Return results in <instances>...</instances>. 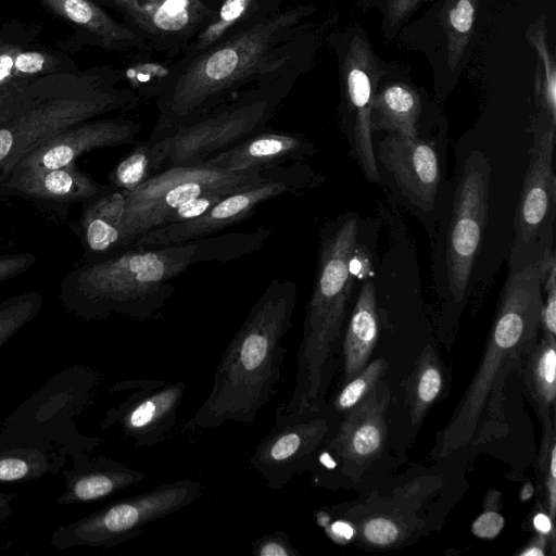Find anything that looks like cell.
I'll return each mask as SVG.
<instances>
[{
  "mask_svg": "<svg viewBox=\"0 0 556 556\" xmlns=\"http://www.w3.org/2000/svg\"><path fill=\"white\" fill-rule=\"evenodd\" d=\"M35 262L29 253L5 255L0 257V282H3L23 271Z\"/></svg>",
  "mask_w": 556,
  "mask_h": 556,
  "instance_id": "obj_37",
  "label": "cell"
},
{
  "mask_svg": "<svg viewBox=\"0 0 556 556\" xmlns=\"http://www.w3.org/2000/svg\"><path fill=\"white\" fill-rule=\"evenodd\" d=\"M271 232V228L260 226L168 245H132L70 271L61 282V299L85 320L113 314L136 320L160 319L176 290L170 282L175 277L199 263H227L258 251Z\"/></svg>",
  "mask_w": 556,
  "mask_h": 556,
  "instance_id": "obj_1",
  "label": "cell"
},
{
  "mask_svg": "<svg viewBox=\"0 0 556 556\" xmlns=\"http://www.w3.org/2000/svg\"><path fill=\"white\" fill-rule=\"evenodd\" d=\"M298 289L274 277L251 307L217 364L208 395L181 426L186 435L227 422L252 424L276 395Z\"/></svg>",
  "mask_w": 556,
  "mask_h": 556,
  "instance_id": "obj_2",
  "label": "cell"
},
{
  "mask_svg": "<svg viewBox=\"0 0 556 556\" xmlns=\"http://www.w3.org/2000/svg\"><path fill=\"white\" fill-rule=\"evenodd\" d=\"M140 130L139 123L121 116L89 119L39 142L13 168H60L92 150L130 144Z\"/></svg>",
  "mask_w": 556,
  "mask_h": 556,
  "instance_id": "obj_17",
  "label": "cell"
},
{
  "mask_svg": "<svg viewBox=\"0 0 556 556\" xmlns=\"http://www.w3.org/2000/svg\"><path fill=\"white\" fill-rule=\"evenodd\" d=\"M118 74L106 67L41 76L0 98V126L14 130L15 142L3 179L34 147L72 126L136 105V94L116 88Z\"/></svg>",
  "mask_w": 556,
  "mask_h": 556,
  "instance_id": "obj_6",
  "label": "cell"
},
{
  "mask_svg": "<svg viewBox=\"0 0 556 556\" xmlns=\"http://www.w3.org/2000/svg\"><path fill=\"white\" fill-rule=\"evenodd\" d=\"M65 490L56 500L61 506L99 501L140 483L147 475L106 457L75 460L74 468L62 470Z\"/></svg>",
  "mask_w": 556,
  "mask_h": 556,
  "instance_id": "obj_22",
  "label": "cell"
},
{
  "mask_svg": "<svg viewBox=\"0 0 556 556\" xmlns=\"http://www.w3.org/2000/svg\"><path fill=\"white\" fill-rule=\"evenodd\" d=\"M543 465L545 464V490L548 516L552 520L555 517L556 511V445L555 441L551 444L548 453L540 460Z\"/></svg>",
  "mask_w": 556,
  "mask_h": 556,
  "instance_id": "obj_34",
  "label": "cell"
},
{
  "mask_svg": "<svg viewBox=\"0 0 556 556\" xmlns=\"http://www.w3.org/2000/svg\"><path fill=\"white\" fill-rule=\"evenodd\" d=\"M357 233V219L351 214L327 222L320 230L315 282L298 351L295 386L290 399L276 407L279 415L321 408L352 291Z\"/></svg>",
  "mask_w": 556,
  "mask_h": 556,
  "instance_id": "obj_4",
  "label": "cell"
},
{
  "mask_svg": "<svg viewBox=\"0 0 556 556\" xmlns=\"http://www.w3.org/2000/svg\"><path fill=\"white\" fill-rule=\"evenodd\" d=\"M378 157L410 207L425 216L435 213L441 184L439 157L426 140L390 134L379 146Z\"/></svg>",
  "mask_w": 556,
  "mask_h": 556,
  "instance_id": "obj_16",
  "label": "cell"
},
{
  "mask_svg": "<svg viewBox=\"0 0 556 556\" xmlns=\"http://www.w3.org/2000/svg\"><path fill=\"white\" fill-rule=\"evenodd\" d=\"M314 151L313 142L302 134L265 128L202 163L230 172L271 168L302 161Z\"/></svg>",
  "mask_w": 556,
  "mask_h": 556,
  "instance_id": "obj_20",
  "label": "cell"
},
{
  "mask_svg": "<svg viewBox=\"0 0 556 556\" xmlns=\"http://www.w3.org/2000/svg\"><path fill=\"white\" fill-rule=\"evenodd\" d=\"M165 165V154L148 138L134 147L114 167L109 179L115 189L131 192L151 176L161 172Z\"/></svg>",
  "mask_w": 556,
  "mask_h": 556,
  "instance_id": "obj_27",
  "label": "cell"
},
{
  "mask_svg": "<svg viewBox=\"0 0 556 556\" xmlns=\"http://www.w3.org/2000/svg\"><path fill=\"white\" fill-rule=\"evenodd\" d=\"M328 532L333 539L339 540H349L353 534L352 528L343 521H336L334 523H332L328 528Z\"/></svg>",
  "mask_w": 556,
  "mask_h": 556,
  "instance_id": "obj_43",
  "label": "cell"
},
{
  "mask_svg": "<svg viewBox=\"0 0 556 556\" xmlns=\"http://www.w3.org/2000/svg\"><path fill=\"white\" fill-rule=\"evenodd\" d=\"M54 463L47 451L37 446L0 445V483L39 479L52 471Z\"/></svg>",
  "mask_w": 556,
  "mask_h": 556,
  "instance_id": "obj_28",
  "label": "cell"
},
{
  "mask_svg": "<svg viewBox=\"0 0 556 556\" xmlns=\"http://www.w3.org/2000/svg\"><path fill=\"white\" fill-rule=\"evenodd\" d=\"M388 367L383 358H377L369 365H366L359 374L339 391L333 400L336 412H348L358 402H361L378 383Z\"/></svg>",
  "mask_w": 556,
  "mask_h": 556,
  "instance_id": "obj_31",
  "label": "cell"
},
{
  "mask_svg": "<svg viewBox=\"0 0 556 556\" xmlns=\"http://www.w3.org/2000/svg\"><path fill=\"white\" fill-rule=\"evenodd\" d=\"M39 1L46 12L72 26V36L56 43L68 53L79 50L81 45L118 50L137 42L136 34L117 23L94 0Z\"/></svg>",
  "mask_w": 556,
  "mask_h": 556,
  "instance_id": "obj_19",
  "label": "cell"
},
{
  "mask_svg": "<svg viewBox=\"0 0 556 556\" xmlns=\"http://www.w3.org/2000/svg\"><path fill=\"white\" fill-rule=\"evenodd\" d=\"M41 30L20 21L0 27V98L41 76L78 71L71 53L38 41Z\"/></svg>",
  "mask_w": 556,
  "mask_h": 556,
  "instance_id": "obj_15",
  "label": "cell"
},
{
  "mask_svg": "<svg viewBox=\"0 0 556 556\" xmlns=\"http://www.w3.org/2000/svg\"><path fill=\"white\" fill-rule=\"evenodd\" d=\"M42 298L35 291L0 302V348L40 311Z\"/></svg>",
  "mask_w": 556,
  "mask_h": 556,
  "instance_id": "obj_30",
  "label": "cell"
},
{
  "mask_svg": "<svg viewBox=\"0 0 556 556\" xmlns=\"http://www.w3.org/2000/svg\"><path fill=\"white\" fill-rule=\"evenodd\" d=\"M1 184L30 198L58 202L90 201L114 188L99 184L75 163L60 168L15 167Z\"/></svg>",
  "mask_w": 556,
  "mask_h": 556,
  "instance_id": "obj_21",
  "label": "cell"
},
{
  "mask_svg": "<svg viewBox=\"0 0 556 556\" xmlns=\"http://www.w3.org/2000/svg\"><path fill=\"white\" fill-rule=\"evenodd\" d=\"M389 399L388 384L379 380L361 402L345 412L346 416L324 451L336 453L344 467L352 462L363 464L374 458L384 445Z\"/></svg>",
  "mask_w": 556,
  "mask_h": 556,
  "instance_id": "obj_18",
  "label": "cell"
},
{
  "mask_svg": "<svg viewBox=\"0 0 556 556\" xmlns=\"http://www.w3.org/2000/svg\"><path fill=\"white\" fill-rule=\"evenodd\" d=\"M125 208L126 192L115 188L88 201L80 220L88 262L111 257L125 251Z\"/></svg>",
  "mask_w": 556,
  "mask_h": 556,
  "instance_id": "obj_23",
  "label": "cell"
},
{
  "mask_svg": "<svg viewBox=\"0 0 556 556\" xmlns=\"http://www.w3.org/2000/svg\"><path fill=\"white\" fill-rule=\"evenodd\" d=\"M117 391L127 396L108 409L102 429L118 428L136 448L162 444L170 437L186 392L184 381L124 380L111 388V392Z\"/></svg>",
  "mask_w": 556,
  "mask_h": 556,
  "instance_id": "obj_13",
  "label": "cell"
},
{
  "mask_svg": "<svg viewBox=\"0 0 556 556\" xmlns=\"http://www.w3.org/2000/svg\"><path fill=\"white\" fill-rule=\"evenodd\" d=\"M364 540L376 546H389L401 536L399 525L387 517H374L364 521L361 528Z\"/></svg>",
  "mask_w": 556,
  "mask_h": 556,
  "instance_id": "obj_32",
  "label": "cell"
},
{
  "mask_svg": "<svg viewBox=\"0 0 556 556\" xmlns=\"http://www.w3.org/2000/svg\"><path fill=\"white\" fill-rule=\"evenodd\" d=\"M290 14L265 16L213 49L198 53L165 81L154 129L188 124L227 101L241 86L258 79L271 83L274 70L287 66Z\"/></svg>",
  "mask_w": 556,
  "mask_h": 556,
  "instance_id": "obj_3",
  "label": "cell"
},
{
  "mask_svg": "<svg viewBox=\"0 0 556 556\" xmlns=\"http://www.w3.org/2000/svg\"><path fill=\"white\" fill-rule=\"evenodd\" d=\"M528 392L542 422L551 421L556 396V340L545 333L521 368Z\"/></svg>",
  "mask_w": 556,
  "mask_h": 556,
  "instance_id": "obj_25",
  "label": "cell"
},
{
  "mask_svg": "<svg viewBox=\"0 0 556 556\" xmlns=\"http://www.w3.org/2000/svg\"><path fill=\"white\" fill-rule=\"evenodd\" d=\"M547 536L539 533L523 551L518 553L519 556H544Z\"/></svg>",
  "mask_w": 556,
  "mask_h": 556,
  "instance_id": "obj_40",
  "label": "cell"
},
{
  "mask_svg": "<svg viewBox=\"0 0 556 556\" xmlns=\"http://www.w3.org/2000/svg\"><path fill=\"white\" fill-rule=\"evenodd\" d=\"M533 526L535 530L548 538V534L554 536V530L552 525V518L543 513H538L533 518Z\"/></svg>",
  "mask_w": 556,
  "mask_h": 556,
  "instance_id": "obj_41",
  "label": "cell"
},
{
  "mask_svg": "<svg viewBox=\"0 0 556 556\" xmlns=\"http://www.w3.org/2000/svg\"><path fill=\"white\" fill-rule=\"evenodd\" d=\"M378 338L376 288L370 278L363 280L343 341L344 383L367 365Z\"/></svg>",
  "mask_w": 556,
  "mask_h": 556,
  "instance_id": "obj_24",
  "label": "cell"
},
{
  "mask_svg": "<svg viewBox=\"0 0 556 556\" xmlns=\"http://www.w3.org/2000/svg\"><path fill=\"white\" fill-rule=\"evenodd\" d=\"M15 142L14 130L8 125L0 126V184L3 180V166L10 156Z\"/></svg>",
  "mask_w": 556,
  "mask_h": 556,
  "instance_id": "obj_39",
  "label": "cell"
},
{
  "mask_svg": "<svg viewBox=\"0 0 556 556\" xmlns=\"http://www.w3.org/2000/svg\"><path fill=\"white\" fill-rule=\"evenodd\" d=\"M203 483L185 478L160 484L147 492L114 501L68 525L51 536L58 549L75 546L112 548L137 538L144 527L199 500Z\"/></svg>",
  "mask_w": 556,
  "mask_h": 556,
  "instance_id": "obj_10",
  "label": "cell"
},
{
  "mask_svg": "<svg viewBox=\"0 0 556 556\" xmlns=\"http://www.w3.org/2000/svg\"><path fill=\"white\" fill-rule=\"evenodd\" d=\"M321 408L302 414H275L270 431L250 458V467L271 490L282 489L314 460L329 431Z\"/></svg>",
  "mask_w": 556,
  "mask_h": 556,
  "instance_id": "obj_14",
  "label": "cell"
},
{
  "mask_svg": "<svg viewBox=\"0 0 556 556\" xmlns=\"http://www.w3.org/2000/svg\"><path fill=\"white\" fill-rule=\"evenodd\" d=\"M287 91V78L260 84L188 124L153 129L149 139L162 146L168 167L202 163L265 129Z\"/></svg>",
  "mask_w": 556,
  "mask_h": 556,
  "instance_id": "obj_8",
  "label": "cell"
},
{
  "mask_svg": "<svg viewBox=\"0 0 556 556\" xmlns=\"http://www.w3.org/2000/svg\"><path fill=\"white\" fill-rule=\"evenodd\" d=\"M504 526L505 519L500 513L486 510L473 521L471 532L479 539H494Z\"/></svg>",
  "mask_w": 556,
  "mask_h": 556,
  "instance_id": "obj_35",
  "label": "cell"
},
{
  "mask_svg": "<svg viewBox=\"0 0 556 556\" xmlns=\"http://www.w3.org/2000/svg\"><path fill=\"white\" fill-rule=\"evenodd\" d=\"M313 179L311 169L302 161L282 165L271 176L224 197L202 215L151 230L134 245L161 247L212 236L248 218L268 200L305 190Z\"/></svg>",
  "mask_w": 556,
  "mask_h": 556,
  "instance_id": "obj_12",
  "label": "cell"
},
{
  "mask_svg": "<svg viewBox=\"0 0 556 556\" xmlns=\"http://www.w3.org/2000/svg\"><path fill=\"white\" fill-rule=\"evenodd\" d=\"M542 285L538 266L509 270L478 370L440 439L439 455L468 444L486 406L495 405L510 371L521 370L542 327Z\"/></svg>",
  "mask_w": 556,
  "mask_h": 556,
  "instance_id": "obj_5",
  "label": "cell"
},
{
  "mask_svg": "<svg viewBox=\"0 0 556 556\" xmlns=\"http://www.w3.org/2000/svg\"><path fill=\"white\" fill-rule=\"evenodd\" d=\"M555 127L539 124L534 128L528 169L514 218L510 270L536 265L554 247L556 177L553 169Z\"/></svg>",
  "mask_w": 556,
  "mask_h": 556,
  "instance_id": "obj_11",
  "label": "cell"
},
{
  "mask_svg": "<svg viewBox=\"0 0 556 556\" xmlns=\"http://www.w3.org/2000/svg\"><path fill=\"white\" fill-rule=\"evenodd\" d=\"M249 0H227L220 8L219 22L213 28L208 29V35L204 39L211 41L213 35H218L220 29L227 24H231L239 18L248 5Z\"/></svg>",
  "mask_w": 556,
  "mask_h": 556,
  "instance_id": "obj_36",
  "label": "cell"
},
{
  "mask_svg": "<svg viewBox=\"0 0 556 556\" xmlns=\"http://www.w3.org/2000/svg\"><path fill=\"white\" fill-rule=\"evenodd\" d=\"M473 7L469 0H459L450 12L451 25L459 33H468L472 26Z\"/></svg>",
  "mask_w": 556,
  "mask_h": 556,
  "instance_id": "obj_38",
  "label": "cell"
},
{
  "mask_svg": "<svg viewBox=\"0 0 556 556\" xmlns=\"http://www.w3.org/2000/svg\"><path fill=\"white\" fill-rule=\"evenodd\" d=\"M16 494L0 492V526L11 515Z\"/></svg>",
  "mask_w": 556,
  "mask_h": 556,
  "instance_id": "obj_42",
  "label": "cell"
},
{
  "mask_svg": "<svg viewBox=\"0 0 556 556\" xmlns=\"http://www.w3.org/2000/svg\"><path fill=\"white\" fill-rule=\"evenodd\" d=\"M442 372L433 350L421 353L408 380V400L413 426H416L442 389Z\"/></svg>",
  "mask_w": 556,
  "mask_h": 556,
  "instance_id": "obj_29",
  "label": "cell"
},
{
  "mask_svg": "<svg viewBox=\"0 0 556 556\" xmlns=\"http://www.w3.org/2000/svg\"><path fill=\"white\" fill-rule=\"evenodd\" d=\"M491 166L472 152L459 169L450 206L442 214L432 254L434 289L443 317L459 316L467 301L470 277L488 223Z\"/></svg>",
  "mask_w": 556,
  "mask_h": 556,
  "instance_id": "obj_7",
  "label": "cell"
},
{
  "mask_svg": "<svg viewBox=\"0 0 556 556\" xmlns=\"http://www.w3.org/2000/svg\"><path fill=\"white\" fill-rule=\"evenodd\" d=\"M280 166L230 172L199 163L172 166L154 174L134 191L126 192L125 250L142 235L165 226L168 214L177 206L211 192L231 193L271 176Z\"/></svg>",
  "mask_w": 556,
  "mask_h": 556,
  "instance_id": "obj_9",
  "label": "cell"
},
{
  "mask_svg": "<svg viewBox=\"0 0 556 556\" xmlns=\"http://www.w3.org/2000/svg\"><path fill=\"white\" fill-rule=\"evenodd\" d=\"M253 556H299V549L291 543L288 534L276 530L253 541Z\"/></svg>",
  "mask_w": 556,
  "mask_h": 556,
  "instance_id": "obj_33",
  "label": "cell"
},
{
  "mask_svg": "<svg viewBox=\"0 0 556 556\" xmlns=\"http://www.w3.org/2000/svg\"><path fill=\"white\" fill-rule=\"evenodd\" d=\"M378 117L371 121V130L384 129L406 139L417 138V99L407 88L388 87L380 97Z\"/></svg>",
  "mask_w": 556,
  "mask_h": 556,
  "instance_id": "obj_26",
  "label": "cell"
},
{
  "mask_svg": "<svg viewBox=\"0 0 556 556\" xmlns=\"http://www.w3.org/2000/svg\"><path fill=\"white\" fill-rule=\"evenodd\" d=\"M534 489L532 483H526L520 492V500L527 501L533 495Z\"/></svg>",
  "mask_w": 556,
  "mask_h": 556,
  "instance_id": "obj_44",
  "label": "cell"
}]
</instances>
